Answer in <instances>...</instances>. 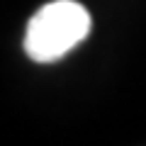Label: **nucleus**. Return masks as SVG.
<instances>
[{
  "label": "nucleus",
  "instance_id": "1",
  "mask_svg": "<svg viewBox=\"0 0 146 146\" xmlns=\"http://www.w3.org/2000/svg\"><path fill=\"white\" fill-rule=\"evenodd\" d=\"M93 17L76 0H51L32 15L25 32V54L36 63H54L90 34Z\"/></svg>",
  "mask_w": 146,
  "mask_h": 146
}]
</instances>
